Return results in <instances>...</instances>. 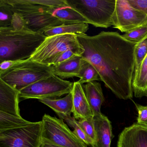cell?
<instances>
[{
    "mask_svg": "<svg viewBox=\"0 0 147 147\" xmlns=\"http://www.w3.org/2000/svg\"><path fill=\"white\" fill-rule=\"evenodd\" d=\"M131 7L147 16V0H128Z\"/></svg>",
    "mask_w": 147,
    "mask_h": 147,
    "instance_id": "cell-31",
    "label": "cell"
},
{
    "mask_svg": "<svg viewBox=\"0 0 147 147\" xmlns=\"http://www.w3.org/2000/svg\"><path fill=\"white\" fill-rule=\"evenodd\" d=\"M57 115L59 116L60 119L64 120L68 125L71 127L72 129H74V130L73 131L74 133L82 142H84L87 145L92 146L94 144L93 141L87 136L78 123V121L74 117H71V115L64 114H59Z\"/></svg>",
    "mask_w": 147,
    "mask_h": 147,
    "instance_id": "cell-22",
    "label": "cell"
},
{
    "mask_svg": "<svg viewBox=\"0 0 147 147\" xmlns=\"http://www.w3.org/2000/svg\"><path fill=\"white\" fill-rule=\"evenodd\" d=\"M132 86L135 97H147V55L134 74Z\"/></svg>",
    "mask_w": 147,
    "mask_h": 147,
    "instance_id": "cell-17",
    "label": "cell"
},
{
    "mask_svg": "<svg viewBox=\"0 0 147 147\" xmlns=\"http://www.w3.org/2000/svg\"><path fill=\"white\" fill-rule=\"evenodd\" d=\"M140 125H142V126H143V127H146L147 128V124H139Z\"/></svg>",
    "mask_w": 147,
    "mask_h": 147,
    "instance_id": "cell-35",
    "label": "cell"
},
{
    "mask_svg": "<svg viewBox=\"0 0 147 147\" xmlns=\"http://www.w3.org/2000/svg\"></svg>",
    "mask_w": 147,
    "mask_h": 147,
    "instance_id": "cell-36",
    "label": "cell"
},
{
    "mask_svg": "<svg viewBox=\"0 0 147 147\" xmlns=\"http://www.w3.org/2000/svg\"><path fill=\"white\" fill-rule=\"evenodd\" d=\"M19 98V91L0 79V111L21 116Z\"/></svg>",
    "mask_w": 147,
    "mask_h": 147,
    "instance_id": "cell-12",
    "label": "cell"
},
{
    "mask_svg": "<svg viewBox=\"0 0 147 147\" xmlns=\"http://www.w3.org/2000/svg\"><path fill=\"white\" fill-rule=\"evenodd\" d=\"M82 47L76 35L63 34L47 37L29 59L51 66L53 60L69 49Z\"/></svg>",
    "mask_w": 147,
    "mask_h": 147,
    "instance_id": "cell-6",
    "label": "cell"
},
{
    "mask_svg": "<svg viewBox=\"0 0 147 147\" xmlns=\"http://www.w3.org/2000/svg\"><path fill=\"white\" fill-rule=\"evenodd\" d=\"M28 30L36 32L44 33L49 29L65 24L49 11H38L23 17Z\"/></svg>",
    "mask_w": 147,
    "mask_h": 147,
    "instance_id": "cell-10",
    "label": "cell"
},
{
    "mask_svg": "<svg viewBox=\"0 0 147 147\" xmlns=\"http://www.w3.org/2000/svg\"><path fill=\"white\" fill-rule=\"evenodd\" d=\"M46 37L28 29L16 31L11 26L0 28V63L29 59Z\"/></svg>",
    "mask_w": 147,
    "mask_h": 147,
    "instance_id": "cell-2",
    "label": "cell"
},
{
    "mask_svg": "<svg viewBox=\"0 0 147 147\" xmlns=\"http://www.w3.org/2000/svg\"><path fill=\"white\" fill-rule=\"evenodd\" d=\"M14 13L11 7L5 0H0V28L11 26Z\"/></svg>",
    "mask_w": 147,
    "mask_h": 147,
    "instance_id": "cell-24",
    "label": "cell"
},
{
    "mask_svg": "<svg viewBox=\"0 0 147 147\" xmlns=\"http://www.w3.org/2000/svg\"><path fill=\"white\" fill-rule=\"evenodd\" d=\"M32 123L24 119L21 116L0 111V131L21 128L29 125Z\"/></svg>",
    "mask_w": 147,
    "mask_h": 147,
    "instance_id": "cell-21",
    "label": "cell"
},
{
    "mask_svg": "<svg viewBox=\"0 0 147 147\" xmlns=\"http://www.w3.org/2000/svg\"><path fill=\"white\" fill-rule=\"evenodd\" d=\"M78 82L83 85L85 83L100 80L99 75L95 68L88 61H85Z\"/></svg>",
    "mask_w": 147,
    "mask_h": 147,
    "instance_id": "cell-23",
    "label": "cell"
},
{
    "mask_svg": "<svg viewBox=\"0 0 147 147\" xmlns=\"http://www.w3.org/2000/svg\"><path fill=\"white\" fill-rule=\"evenodd\" d=\"M147 55V36L136 44L135 47V68L134 74L138 70L144 59Z\"/></svg>",
    "mask_w": 147,
    "mask_h": 147,
    "instance_id": "cell-26",
    "label": "cell"
},
{
    "mask_svg": "<svg viewBox=\"0 0 147 147\" xmlns=\"http://www.w3.org/2000/svg\"><path fill=\"white\" fill-rule=\"evenodd\" d=\"M11 27L16 31L24 30L27 29L26 22L24 18L20 14L14 12L12 19Z\"/></svg>",
    "mask_w": 147,
    "mask_h": 147,
    "instance_id": "cell-29",
    "label": "cell"
},
{
    "mask_svg": "<svg viewBox=\"0 0 147 147\" xmlns=\"http://www.w3.org/2000/svg\"><path fill=\"white\" fill-rule=\"evenodd\" d=\"M41 121L44 139L62 147H88L63 119L45 114Z\"/></svg>",
    "mask_w": 147,
    "mask_h": 147,
    "instance_id": "cell-7",
    "label": "cell"
},
{
    "mask_svg": "<svg viewBox=\"0 0 147 147\" xmlns=\"http://www.w3.org/2000/svg\"><path fill=\"white\" fill-rule=\"evenodd\" d=\"M50 13L65 24L88 23L87 20L77 11L69 6L51 8Z\"/></svg>",
    "mask_w": 147,
    "mask_h": 147,
    "instance_id": "cell-19",
    "label": "cell"
},
{
    "mask_svg": "<svg viewBox=\"0 0 147 147\" xmlns=\"http://www.w3.org/2000/svg\"><path fill=\"white\" fill-rule=\"evenodd\" d=\"M117 147H147V128L136 123L125 128L119 137Z\"/></svg>",
    "mask_w": 147,
    "mask_h": 147,
    "instance_id": "cell-11",
    "label": "cell"
},
{
    "mask_svg": "<svg viewBox=\"0 0 147 147\" xmlns=\"http://www.w3.org/2000/svg\"><path fill=\"white\" fill-rule=\"evenodd\" d=\"M88 29L87 23L64 24L49 29L44 33L46 37L63 34H85Z\"/></svg>",
    "mask_w": 147,
    "mask_h": 147,
    "instance_id": "cell-20",
    "label": "cell"
},
{
    "mask_svg": "<svg viewBox=\"0 0 147 147\" xmlns=\"http://www.w3.org/2000/svg\"><path fill=\"white\" fill-rule=\"evenodd\" d=\"M40 147H62L54 143L42 138V144Z\"/></svg>",
    "mask_w": 147,
    "mask_h": 147,
    "instance_id": "cell-33",
    "label": "cell"
},
{
    "mask_svg": "<svg viewBox=\"0 0 147 147\" xmlns=\"http://www.w3.org/2000/svg\"><path fill=\"white\" fill-rule=\"evenodd\" d=\"M74 84L53 74L20 91V98H55L72 92Z\"/></svg>",
    "mask_w": 147,
    "mask_h": 147,
    "instance_id": "cell-5",
    "label": "cell"
},
{
    "mask_svg": "<svg viewBox=\"0 0 147 147\" xmlns=\"http://www.w3.org/2000/svg\"><path fill=\"white\" fill-rule=\"evenodd\" d=\"M18 61H5L0 63V74L11 67Z\"/></svg>",
    "mask_w": 147,
    "mask_h": 147,
    "instance_id": "cell-32",
    "label": "cell"
},
{
    "mask_svg": "<svg viewBox=\"0 0 147 147\" xmlns=\"http://www.w3.org/2000/svg\"><path fill=\"white\" fill-rule=\"evenodd\" d=\"M85 61L81 56H76L57 65H52L53 74L63 80L80 78Z\"/></svg>",
    "mask_w": 147,
    "mask_h": 147,
    "instance_id": "cell-15",
    "label": "cell"
},
{
    "mask_svg": "<svg viewBox=\"0 0 147 147\" xmlns=\"http://www.w3.org/2000/svg\"><path fill=\"white\" fill-rule=\"evenodd\" d=\"M142 25L144 26H147V19L145 21H144V23L142 24Z\"/></svg>",
    "mask_w": 147,
    "mask_h": 147,
    "instance_id": "cell-34",
    "label": "cell"
},
{
    "mask_svg": "<svg viewBox=\"0 0 147 147\" xmlns=\"http://www.w3.org/2000/svg\"><path fill=\"white\" fill-rule=\"evenodd\" d=\"M138 113L137 123L138 124H147V106L141 105L134 102Z\"/></svg>",
    "mask_w": 147,
    "mask_h": 147,
    "instance_id": "cell-30",
    "label": "cell"
},
{
    "mask_svg": "<svg viewBox=\"0 0 147 147\" xmlns=\"http://www.w3.org/2000/svg\"><path fill=\"white\" fill-rule=\"evenodd\" d=\"M93 120L96 137L92 147H111L113 137L111 121L103 114L93 117Z\"/></svg>",
    "mask_w": 147,
    "mask_h": 147,
    "instance_id": "cell-14",
    "label": "cell"
},
{
    "mask_svg": "<svg viewBox=\"0 0 147 147\" xmlns=\"http://www.w3.org/2000/svg\"><path fill=\"white\" fill-rule=\"evenodd\" d=\"M147 18V15L131 7L128 0H116L112 19L114 28L125 33L142 26Z\"/></svg>",
    "mask_w": 147,
    "mask_h": 147,
    "instance_id": "cell-9",
    "label": "cell"
},
{
    "mask_svg": "<svg viewBox=\"0 0 147 147\" xmlns=\"http://www.w3.org/2000/svg\"><path fill=\"white\" fill-rule=\"evenodd\" d=\"M53 110L57 115H71L73 113V101L72 92L60 99L43 98L38 100Z\"/></svg>",
    "mask_w": 147,
    "mask_h": 147,
    "instance_id": "cell-18",
    "label": "cell"
},
{
    "mask_svg": "<svg viewBox=\"0 0 147 147\" xmlns=\"http://www.w3.org/2000/svg\"><path fill=\"white\" fill-rule=\"evenodd\" d=\"M82 86L93 117L101 115L102 113L100 109L105 102V98L101 84L93 81L82 85Z\"/></svg>",
    "mask_w": 147,
    "mask_h": 147,
    "instance_id": "cell-16",
    "label": "cell"
},
{
    "mask_svg": "<svg viewBox=\"0 0 147 147\" xmlns=\"http://www.w3.org/2000/svg\"><path fill=\"white\" fill-rule=\"evenodd\" d=\"M68 6L80 13L96 27L107 28L113 26L116 0H66Z\"/></svg>",
    "mask_w": 147,
    "mask_h": 147,
    "instance_id": "cell-4",
    "label": "cell"
},
{
    "mask_svg": "<svg viewBox=\"0 0 147 147\" xmlns=\"http://www.w3.org/2000/svg\"><path fill=\"white\" fill-rule=\"evenodd\" d=\"M123 37L127 41L138 44L147 36V26L142 25L125 32Z\"/></svg>",
    "mask_w": 147,
    "mask_h": 147,
    "instance_id": "cell-25",
    "label": "cell"
},
{
    "mask_svg": "<svg viewBox=\"0 0 147 147\" xmlns=\"http://www.w3.org/2000/svg\"><path fill=\"white\" fill-rule=\"evenodd\" d=\"M52 65L30 59L18 61L11 67L0 74V79L18 91L53 74Z\"/></svg>",
    "mask_w": 147,
    "mask_h": 147,
    "instance_id": "cell-3",
    "label": "cell"
},
{
    "mask_svg": "<svg viewBox=\"0 0 147 147\" xmlns=\"http://www.w3.org/2000/svg\"><path fill=\"white\" fill-rule=\"evenodd\" d=\"M78 123L87 136L94 142L96 135L93 117L80 119L78 120Z\"/></svg>",
    "mask_w": 147,
    "mask_h": 147,
    "instance_id": "cell-28",
    "label": "cell"
},
{
    "mask_svg": "<svg viewBox=\"0 0 147 147\" xmlns=\"http://www.w3.org/2000/svg\"><path fill=\"white\" fill-rule=\"evenodd\" d=\"M76 36L84 49L82 57L97 69L105 86L119 99H131L136 44L127 41L117 32Z\"/></svg>",
    "mask_w": 147,
    "mask_h": 147,
    "instance_id": "cell-1",
    "label": "cell"
},
{
    "mask_svg": "<svg viewBox=\"0 0 147 147\" xmlns=\"http://www.w3.org/2000/svg\"><path fill=\"white\" fill-rule=\"evenodd\" d=\"M74 83L72 94L74 117L79 120L93 117L92 110L87 99L82 84L78 81Z\"/></svg>",
    "mask_w": 147,
    "mask_h": 147,
    "instance_id": "cell-13",
    "label": "cell"
},
{
    "mask_svg": "<svg viewBox=\"0 0 147 147\" xmlns=\"http://www.w3.org/2000/svg\"><path fill=\"white\" fill-rule=\"evenodd\" d=\"M42 141V121L27 126L0 131V147H40Z\"/></svg>",
    "mask_w": 147,
    "mask_h": 147,
    "instance_id": "cell-8",
    "label": "cell"
},
{
    "mask_svg": "<svg viewBox=\"0 0 147 147\" xmlns=\"http://www.w3.org/2000/svg\"><path fill=\"white\" fill-rule=\"evenodd\" d=\"M84 52L83 47L69 49L58 55L52 62L51 65H55L68 61L76 56H82Z\"/></svg>",
    "mask_w": 147,
    "mask_h": 147,
    "instance_id": "cell-27",
    "label": "cell"
}]
</instances>
